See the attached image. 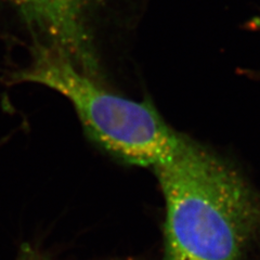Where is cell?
I'll list each match as a JSON object with an SVG mask.
<instances>
[{
  "mask_svg": "<svg viewBox=\"0 0 260 260\" xmlns=\"http://www.w3.org/2000/svg\"><path fill=\"white\" fill-rule=\"evenodd\" d=\"M164 195V260H244L260 233V201L224 160L179 136L154 167Z\"/></svg>",
  "mask_w": 260,
  "mask_h": 260,
  "instance_id": "1",
  "label": "cell"
},
{
  "mask_svg": "<svg viewBox=\"0 0 260 260\" xmlns=\"http://www.w3.org/2000/svg\"><path fill=\"white\" fill-rule=\"evenodd\" d=\"M18 260H50L44 254L39 253L36 249L31 248L29 245H24L20 251Z\"/></svg>",
  "mask_w": 260,
  "mask_h": 260,
  "instance_id": "4",
  "label": "cell"
},
{
  "mask_svg": "<svg viewBox=\"0 0 260 260\" xmlns=\"http://www.w3.org/2000/svg\"><path fill=\"white\" fill-rule=\"evenodd\" d=\"M34 36L95 78L99 73L90 25L95 0H5Z\"/></svg>",
  "mask_w": 260,
  "mask_h": 260,
  "instance_id": "3",
  "label": "cell"
},
{
  "mask_svg": "<svg viewBox=\"0 0 260 260\" xmlns=\"http://www.w3.org/2000/svg\"><path fill=\"white\" fill-rule=\"evenodd\" d=\"M34 46L32 61L11 79L42 85L67 98L98 146L126 164L153 168L173 150L180 135L150 103L114 93L62 54Z\"/></svg>",
  "mask_w": 260,
  "mask_h": 260,
  "instance_id": "2",
  "label": "cell"
}]
</instances>
